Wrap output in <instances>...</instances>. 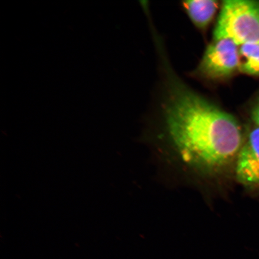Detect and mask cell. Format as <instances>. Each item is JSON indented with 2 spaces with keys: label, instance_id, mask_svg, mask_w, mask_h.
Returning a JSON list of instances; mask_svg holds the SVG:
<instances>
[{
  "label": "cell",
  "instance_id": "7",
  "mask_svg": "<svg viewBox=\"0 0 259 259\" xmlns=\"http://www.w3.org/2000/svg\"><path fill=\"white\" fill-rule=\"evenodd\" d=\"M251 117L254 124L259 127V102L255 106L251 112Z\"/></svg>",
  "mask_w": 259,
  "mask_h": 259
},
{
  "label": "cell",
  "instance_id": "2",
  "mask_svg": "<svg viewBox=\"0 0 259 259\" xmlns=\"http://www.w3.org/2000/svg\"><path fill=\"white\" fill-rule=\"evenodd\" d=\"M214 39L229 38L238 46L259 44V3L250 0L223 2Z\"/></svg>",
  "mask_w": 259,
  "mask_h": 259
},
{
  "label": "cell",
  "instance_id": "6",
  "mask_svg": "<svg viewBox=\"0 0 259 259\" xmlns=\"http://www.w3.org/2000/svg\"><path fill=\"white\" fill-rule=\"evenodd\" d=\"M242 73L259 76V44L239 46V69Z\"/></svg>",
  "mask_w": 259,
  "mask_h": 259
},
{
  "label": "cell",
  "instance_id": "5",
  "mask_svg": "<svg viewBox=\"0 0 259 259\" xmlns=\"http://www.w3.org/2000/svg\"><path fill=\"white\" fill-rule=\"evenodd\" d=\"M187 14L197 27L205 28L212 20L218 9V2L212 0H193L183 3Z\"/></svg>",
  "mask_w": 259,
  "mask_h": 259
},
{
  "label": "cell",
  "instance_id": "3",
  "mask_svg": "<svg viewBox=\"0 0 259 259\" xmlns=\"http://www.w3.org/2000/svg\"><path fill=\"white\" fill-rule=\"evenodd\" d=\"M239 69V46L229 38L214 39L207 48L199 70L210 79L229 77Z\"/></svg>",
  "mask_w": 259,
  "mask_h": 259
},
{
  "label": "cell",
  "instance_id": "4",
  "mask_svg": "<svg viewBox=\"0 0 259 259\" xmlns=\"http://www.w3.org/2000/svg\"><path fill=\"white\" fill-rule=\"evenodd\" d=\"M236 179L249 188H259V127L248 131L236 160Z\"/></svg>",
  "mask_w": 259,
  "mask_h": 259
},
{
  "label": "cell",
  "instance_id": "1",
  "mask_svg": "<svg viewBox=\"0 0 259 259\" xmlns=\"http://www.w3.org/2000/svg\"><path fill=\"white\" fill-rule=\"evenodd\" d=\"M164 118L174 147L189 166L214 171L236 160L244 142L238 121L186 87L171 86Z\"/></svg>",
  "mask_w": 259,
  "mask_h": 259
}]
</instances>
